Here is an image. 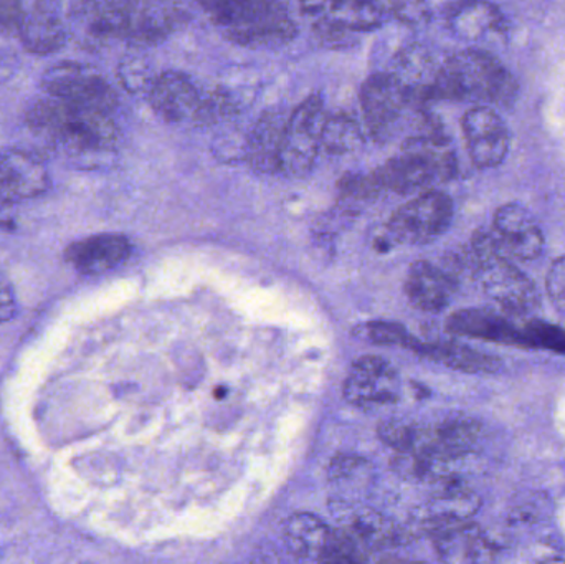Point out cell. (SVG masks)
Wrapping results in <instances>:
<instances>
[{
    "instance_id": "cell-1",
    "label": "cell",
    "mask_w": 565,
    "mask_h": 564,
    "mask_svg": "<svg viewBox=\"0 0 565 564\" xmlns=\"http://www.w3.org/2000/svg\"><path fill=\"white\" fill-rule=\"evenodd\" d=\"M457 155L444 135H414L402 151L367 175L348 178L342 191L355 198H372L381 192L415 194L457 175Z\"/></svg>"
},
{
    "instance_id": "cell-2",
    "label": "cell",
    "mask_w": 565,
    "mask_h": 564,
    "mask_svg": "<svg viewBox=\"0 0 565 564\" xmlns=\"http://www.w3.org/2000/svg\"><path fill=\"white\" fill-rule=\"evenodd\" d=\"M25 123L36 138L73 159L105 156L118 145L116 111L42 96L26 108Z\"/></svg>"
},
{
    "instance_id": "cell-3",
    "label": "cell",
    "mask_w": 565,
    "mask_h": 564,
    "mask_svg": "<svg viewBox=\"0 0 565 564\" xmlns=\"http://www.w3.org/2000/svg\"><path fill=\"white\" fill-rule=\"evenodd\" d=\"M520 85L510 70L484 50L467 49L445 60L438 70L434 99L483 103L510 108Z\"/></svg>"
},
{
    "instance_id": "cell-4",
    "label": "cell",
    "mask_w": 565,
    "mask_h": 564,
    "mask_svg": "<svg viewBox=\"0 0 565 564\" xmlns=\"http://www.w3.org/2000/svg\"><path fill=\"white\" fill-rule=\"evenodd\" d=\"M211 19L224 39L245 49H281L298 35V23L282 0H232Z\"/></svg>"
},
{
    "instance_id": "cell-5",
    "label": "cell",
    "mask_w": 565,
    "mask_h": 564,
    "mask_svg": "<svg viewBox=\"0 0 565 564\" xmlns=\"http://www.w3.org/2000/svg\"><path fill=\"white\" fill-rule=\"evenodd\" d=\"M152 111L166 123L211 125L234 111V103L222 93H205L191 76L175 70L154 76L148 86Z\"/></svg>"
},
{
    "instance_id": "cell-6",
    "label": "cell",
    "mask_w": 565,
    "mask_h": 564,
    "mask_svg": "<svg viewBox=\"0 0 565 564\" xmlns=\"http://www.w3.org/2000/svg\"><path fill=\"white\" fill-rule=\"evenodd\" d=\"M326 113L322 96L315 93L302 99L288 116L282 128L278 174L298 178L315 168L322 155Z\"/></svg>"
},
{
    "instance_id": "cell-7",
    "label": "cell",
    "mask_w": 565,
    "mask_h": 564,
    "mask_svg": "<svg viewBox=\"0 0 565 564\" xmlns=\"http://www.w3.org/2000/svg\"><path fill=\"white\" fill-rule=\"evenodd\" d=\"M361 108L365 131L384 145L395 138L411 109L425 106L417 103L394 73L379 72L362 83Z\"/></svg>"
},
{
    "instance_id": "cell-8",
    "label": "cell",
    "mask_w": 565,
    "mask_h": 564,
    "mask_svg": "<svg viewBox=\"0 0 565 564\" xmlns=\"http://www.w3.org/2000/svg\"><path fill=\"white\" fill-rule=\"evenodd\" d=\"M299 10L318 39L332 46L384 25L372 0H299Z\"/></svg>"
},
{
    "instance_id": "cell-9",
    "label": "cell",
    "mask_w": 565,
    "mask_h": 564,
    "mask_svg": "<svg viewBox=\"0 0 565 564\" xmlns=\"http://www.w3.org/2000/svg\"><path fill=\"white\" fill-rule=\"evenodd\" d=\"M454 214L450 195L428 189L394 212L387 225L388 235L398 244H430L450 228Z\"/></svg>"
},
{
    "instance_id": "cell-10",
    "label": "cell",
    "mask_w": 565,
    "mask_h": 564,
    "mask_svg": "<svg viewBox=\"0 0 565 564\" xmlns=\"http://www.w3.org/2000/svg\"><path fill=\"white\" fill-rule=\"evenodd\" d=\"M43 95L93 108L118 109V95L111 83L93 66L78 62H60L50 66L40 79Z\"/></svg>"
},
{
    "instance_id": "cell-11",
    "label": "cell",
    "mask_w": 565,
    "mask_h": 564,
    "mask_svg": "<svg viewBox=\"0 0 565 564\" xmlns=\"http://www.w3.org/2000/svg\"><path fill=\"white\" fill-rule=\"evenodd\" d=\"M468 155L477 168L493 169L503 164L510 152L511 135L497 109L475 106L461 119Z\"/></svg>"
},
{
    "instance_id": "cell-12",
    "label": "cell",
    "mask_w": 565,
    "mask_h": 564,
    "mask_svg": "<svg viewBox=\"0 0 565 564\" xmlns=\"http://www.w3.org/2000/svg\"><path fill=\"white\" fill-rule=\"evenodd\" d=\"M23 49L33 55H52L68 42L70 30L52 0H23L19 32Z\"/></svg>"
},
{
    "instance_id": "cell-13",
    "label": "cell",
    "mask_w": 565,
    "mask_h": 564,
    "mask_svg": "<svg viewBox=\"0 0 565 564\" xmlns=\"http://www.w3.org/2000/svg\"><path fill=\"white\" fill-rule=\"evenodd\" d=\"M50 175L45 162L22 149L0 152V199L17 205L49 191Z\"/></svg>"
},
{
    "instance_id": "cell-14",
    "label": "cell",
    "mask_w": 565,
    "mask_h": 564,
    "mask_svg": "<svg viewBox=\"0 0 565 564\" xmlns=\"http://www.w3.org/2000/svg\"><path fill=\"white\" fill-rule=\"evenodd\" d=\"M428 535L434 540L438 558L445 563H491L498 556V546L470 520L437 526Z\"/></svg>"
},
{
    "instance_id": "cell-15",
    "label": "cell",
    "mask_w": 565,
    "mask_h": 564,
    "mask_svg": "<svg viewBox=\"0 0 565 564\" xmlns=\"http://www.w3.org/2000/svg\"><path fill=\"white\" fill-rule=\"evenodd\" d=\"M493 231L508 257L518 260H536L546 245L537 219L516 202L498 209Z\"/></svg>"
},
{
    "instance_id": "cell-16",
    "label": "cell",
    "mask_w": 565,
    "mask_h": 564,
    "mask_svg": "<svg viewBox=\"0 0 565 564\" xmlns=\"http://www.w3.org/2000/svg\"><path fill=\"white\" fill-rule=\"evenodd\" d=\"M184 19L181 0H132L125 40L138 46L164 42Z\"/></svg>"
},
{
    "instance_id": "cell-17",
    "label": "cell",
    "mask_w": 565,
    "mask_h": 564,
    "mask_svg": "<svg viewBox=\"0 0 565 564\" xmlns=\"http://www.w3.org/2000/svg\"><path fill=\"white\" fill-rule=\"evenodd\" d=\"M132 245L121 234H98L73 242L65 251V258L79 274L102 275L125 264Z\"/></svg>"
},
{
    "instance_id": "cell-18",
    "label": "cell",
    "mask_w": 565,
    "mask_h": 564,
    "mask_svg": "<svg viewBox=\"0 0 565 564\" xmlns=\"http://www.w3.org/2000/svg\"><path fill=\"white\" fill-rule=\"evenodd\" d=\"M132 0H75L72 15L93 43L125 40Z\"/></svg>"
},
{
    "instance_id": "cell-19",
    "label": "cell",
    "mask_w": 565,
    "mask_h": 564,
    "mask_svg": "<svg viewBox=\"0 0 565 564\" xmlns=\"http://www.w3.org/2000/svg\"><path fill=\"white\" fill-rule=\"evenodd\" d=\"M344 397L354 406L391 403L395 400V373L387 361L365 357L352 364Z\"/></svg>"
},
{
    "instance_id": "cell-20",
    "label": "cell",
    "mask_w": 565,
    "mask_h": 564,
    "mask_svg": "<svg viewBox=\"0 0 565 564\" xmlns=\"http://www.w3.org/2000/svg\"><path fill=\"white\" fill-rule=\"evenodd\" d=\"M457 290V278L447 268L437 267L430 262L412 265L405 280V294L418 310L440 313L450 305Z\"/></svg>"
},
{
    "instance_id": "cell-21",
    "label": "cell",
    "mask_w": 565,
    "mask_h": 564,
    "mask_svg": "<svg viewBox=\"0 0 565 564\" xmlns=\"http://www.w3.org/2000/svg\"><path fill=\"white\" fill-rule=\"evenodd\" d=\"M334 517L341 523L342 532L348 533L362 549H388L398 545L402 532L381 513L369 509H352L348 506H335Z\"/></svg>"
},
{
    "instance_id": "cell-22",
    "label": "cell",
    "mask_w": 565,
    "mask_h": 564,
    "mask_svg": "<svg viewBox=\"0 0 565 564\" xmlns=\"http://www.w3.org/2000/svg\"><path fill=\"white\" fill-rule=\"evenodd\" d=\"M445 22L457 39L478 42L488 33L504 29V17L488 0H457L445 10Z\"/></svg>"
},
{
    "instance_id": "cell-23",
    "label": "cell",
    "mask_w": 565,
    "mask_h": 564,
    "mask_svg": "<svg viewBox=\"0 0 565 564\" xmlns=\"http://www.w3.org/2000/svg\"><path fill=\"white\" fill-rule=\"evenodd\" d=\"M447 330L455 337L478 338L493 343L521 347L523 330L513 321L490 310H461L451 315Z\"/></svg>"
},
{
    "instance_id": "cell-24",
    "label": "cell",
    "mask_w": 565,
    "mask_h": 564,
    "mask_svg": "<svg viewBox=\"0 0 565 564\" xmlns=\"http://www.w3.org/2000/svg\"><path fill=\"white\" fill-rule=\"evenodd\" d=\"M285 121L286 116L281 111L265 113L248 132L245 159L255 171L278 174Z\"/></svg>"
},
{
    "instance_id": "cell-25",
    "label": "cell",
    "mask_w": 565,
    "mask_h": 564,
    "mask_svg": "<svg viewBox=\"0 0 565 564\" xmlns=\"http://www.w3.org/2000/svg\"><path fill=\"white\" fill-rule=\"evenodd\" d=\"M418 354H424L435 363L445 364L451 370L470 374H493L503 368V361L493 354L481 353L467 344L454 343H417L414 348Z\"/></svg>"
},
{
    "instance_id": "cell-26",
    "label": "cell",
    "mask_w": 565,
    "mask_h": 564,
    "mask_svg": "<svg viewBox=\"0 0 565 564\" xmlns=\"http://www.w3.org/2000/svg\"><path fill=\"white\" fill-rule=\"evenodd\" d=\"M331 535L332 530L309 513L292 515L285 523V530H282L286 549L296 558L302 560L321 558Z\"/></svg>"
},
{
    "instance_id": "cell-27",
    "label": "cell",
    "mask_w": 565,
    "mask_h": 564,
    "mask_svg": "<svg viewBox=\"0 0 565 564\" xmlns=\"http://www.w3.org/2000/svg\"><path fill=\"white\" fill-rule=\"evenodd\" d=\"M480 506V499L468 490H445L428 503L422 525L428 533L437 526L447 525V523L465 522L478 512Z\"/></svg>"
},
{
    "instance_id": "cell-28",
    "label": "cell",
    "mask_w": 565,
    "mask_h": 564,
    "mask_svg": "<svg viewBox=\"0 0 565 564\" xmlns=\"http://www.w3.org/2000/svg\"><path fill=\"white\" fill-rule=\"evenodd\" d=\"M361 126L349 116L328 115L322 135V151L329 155H345L354 151L364 139Z\"/></svg>"
},
{
    "instance_id": "cell-29",
    "label": "cell",
    "mask_w": 565,
    "mask_h": 564,
    "mask_svg": "<svg viewBox=\"0 0 565 564\" xmlns=\"http://www.w3.org/2000/svg\"><path fill=\"white\" fill-rule=\"evenodd\" d=\"M382 22L402 23L418 29L431 20V9L427 0H372Z\"/></svg>"
},
{
    "instance_id": "cell-30",
    "label": "cell",
    "mask_w": 565,
    "mask_h": 564,
    "mask_svg": "<svg viewBox=\"0 0 565 564\" xmlns=\"http://www.w3.org/2000/svg\"><path fill=\"white\" fill-rule=\"evenodd\" d=\"M361 330L372 343L382 344V347H404L414 350L415 344L418 343L402 324L388 323V321L364 324Z\"/></svg>"
},
{
    "instance_id": "cell-31",
    "label": "cell",
    "mask_w": 565,
    "mask_h": 564,
    "mask_svg": "<svg viewBox=\"0 0 565 564\" xmlns=\"http://www.w3.org/2000/svg\"><path fill=\"white\" fill-rule=\"evenodd\" d=\"M546 290L556 310L565 318V257L551 265L546 277Z\"/></svg>"
},
{
    "instance_id": "cell-32",
    "label": "cell",
    "mask_w": 565,
    "mask_h": 564,
    "mask_svg": "<svg viewBox=\"0 0 565 564\" xmlns=\"http://www.w3.org/2000/svg\"><path fill=\"white\" fill-rule=\"evenodd\" d=\"M22 13L23 0H0V33L10 35L19 32Z\"/></svg>"
},
{
    "instance_id": "cell-33",
    "label": "cell",
    "mask_w": 565,
    "mask_h": 564,
    "mask_svg": "<svg viewBox=\"0 0 565 564\" xmlns=\"http://www.w3.org/2000/svg\"><path fill=\"white\" fill-rule=\"evenodd\" d=\"M17 313L15 295L9 281L0 275V323L12 320Z\"/></svg>"
},
{
    "instance_id": "cell-34",
    "label": "cell",
    "mask_w": 565,
    "mask_h": 564,
    "mask_svg": "<svg viewBox=\"0 0 565 564\" xmlns=\"http://www.w3.org/2000/svg\"><path fill=\"white\" fill-rule=\"evenodd\" d=\"M195 2L201 3V6L207 10L209 15H211V13L217 12L218 9L227 6V3L232 2V0H195Z\"/></svg>"
},
{
    "instance_id": "cell-35",
    "label": "cell",
    "mask_w": 565,
    "mask_h": 564,
    "mask_svg": "<svg viewBox=\"0 0 565 564\" xmlns=\"http://www.w3.org/2000/svg\"><path fill=\"white\" fill-rule=\"evenodd\" d=\"M52 2H56V3H60V0H52Z\"/></svg>"
}]
</instances>
